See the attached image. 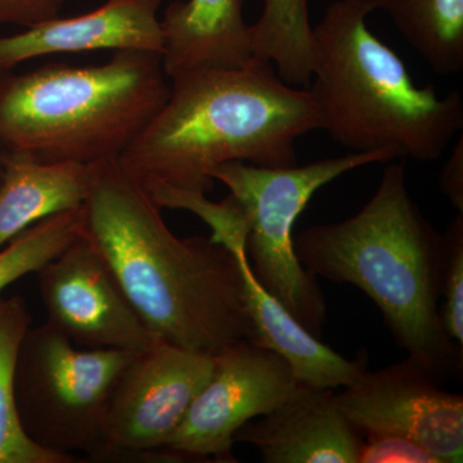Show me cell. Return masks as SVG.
Wrapping results in <instances>:
<instances>
[{
  "mask_svg": "<svg viewBox=\"0 0 463 463\" xmlns=\"http://www.w3.org/2000/svg\"><path fill=\"white\" fill-rule=\"evenodd\" d=\"M36 274L45 323L75 345L142 353L158 340L137 315L105 259L83 236Z\"/></svg>",
  "mask_w": 463,
  "mask_h": 463,
  "instance_id": "obj_10",
  "label": "cell"
},
{
  "mask_svg": "<svg viewBox=\"0 0 463 463\" xmlns=\"http://www.w3.org/2000/svg\"><path fill=\"white\" fill-rule=\"evenodd\" d=\"M169 79L165 103L118 157L136 178L207 194L216 166L298 165V139L321 129L310 90L285 83L267 61L187 70Z\"/></svg>",
  "mask_w": 463,
  "mask_h": 463,
  "instance_id": "obj_2",
  "label": "cell"
},
{
  "mask_svg": "<svg viewBox=\"0 0 463 463\" xmlns=\"http://www.w3.org/2000/svg\"><path fill=\"white\" fill-rule=\"evenodd\" d=\"M80 236V207L33 224L0 249V292L26 274L36 273Z\"/></svg>",
  "mask_w": 463,
  "mask_h": 463,
  "instance_id": "obj_19",
  "label": "cell"
},
{
  "mask_svg": "<svg viewBox=\"0 0 463 463\" xmlns=\"http://www.w3.org/2000/svg\"><path fill=\"white\" fill-rule=\"evenodd\" d=\"M402 157L397 149L349 152L304 166L265 167L231 161L212 170L239 205L246 225V254L258 281L309 334L321 340L327 322L325 295L294 249V227L317 191L370 164Z\"/></svg>",
  "mask_w": 463,
  "mask_h": 463,
  "instance_id": "obj_6",
  "label": "cell"
},
{
  "mask_svg": "<svg viewBox=\"0 0 463 463\" xmlns=\"http://www.w3.org/2000/svg\"><path fill=\"white\" fill-rule=\"evenodd\" d=\"M0 154L5 166L0 183V249L43 219L83 206L99 166Z\"/></svg>",
  "mask_w": 463,
  "mask_h": 463,
  "instance_id": "obj_15",
  "label": "cell"
},
{
  "mask_svg": "<svg viewBox=\"0 0 463 463\" xmlns=\"http://www.w3.org/2000/svg\"><path fill=\"white\" fill-rule=\"evenodd\" d=\"M69 0H0V25L32 27L60 16Z\"/></svg>",
  "mask_w": 463,
  "mask_h": 463,
  "instance_id": "obj_22",
  "label": "cell"
},
{
  "mask_svg": "<svg viewBox=\"0 0 463 463\" xmlns=\"http://www.w3.org/2000/svg\"><path fill=\"white\" fill-rule=\"evenodd\" d=\"M441 191L453 207L463 214V138H459L440 174Z\"/></svg>",
  "mask_w": 463,
  "mask_h": 463,
  "instance_id": "obj_23",
  "label": "cell"
},
{
  "mask_svg": "<svg viewBox=\"0 0 463 463\" xmlns=\"http://www.w3.org/2000/svg\"><path fill=\"white\" fill-rule=\"evenodd\" d=\"M213 356L212 377L155 462H237L234 434L279 407L297 388L288 359L254 341H237Z\"/></svg>",
  "mask_w": 463,
  "mask_h": 463,
  "instance_id": "obj_9",
  "label": "cell"
},
{
  "mask_svg": "<svg viewBox=\"0 0 463 463\" xmlns=\"http://www.w3.org/2000/svg\"><path fill=\"white\" fill-rule=\"evenodd\" d=\"M32 321L25 298H0V463H74V456L52 452L30 440L18 420L14 373Z\"/></svg>",
  "mask_w": 463,
  "mask_h": 463,
  "instance_id": "obj_18",
  "label": "cell"
},
{
  "mask_svg": "<svg viewBox=\"0 0 463 463\" xmlns=\"http://www.w3.org/2000/svg\"><path fill=\"white\" fill-rule=\"evenodd\" d=\"M3 172H5V166H3V157L2 154H0V183H2Z\"/></svg>",
  "mask_w": 463,
  "mask_h": 463,
  "instance_id": "obj_24",
  "label": "cell"
},
{
  "mask_svg": "<svg viewBox=\"0 0 463 463\" xmlns=\"http://www.w3.org/2000/svg\"><path fill=\"white\" fill-rule=\"evenodd\" d=\"M161 0H106L100 7L70 18H52L25 32L0 38V76L51 54L90 51H141L163 54Z\"/></svg>",
  "mask_w": 463,
  "mask_h": 463,
  "instance_id": "obj_13",
  "label": "cell"
},
{
  "mask_svg": "<svg viewBox=\"0 0 463 463\" xmlns=\"http://www.w3.org/2000/svg\"><path fill=\"white\" fill-rule=\"evenodd\" d=\"M364 437L334 390L298 383L279 407L246 422L234 441L257 448L265 463H358Z\"/></svg>",
  "mask_w": 463,
  "mask_h": 463,
  "instance_id": "obj_12",
  "label": "cell"
},
{
  "mask_svg": "<svg viewBox=\"0 0 463 463\" xmlns=\"http://www.w3.org/2000/svg\"><path fill=\"white\" fill-rule=\"evenodd\" d=\"M405 41L440 76L463 70V0H376Z\"/></svg>",
  "mask_w": 463,
  "mask_h": 463,
  "instance_id": "obj_17",
  "label": "cell"
},
{
  "mask_svg": "<svg viewBox=\"0 0 463 463\" xmlns=\"http://www.w3.org/2000/svg\"><path fill=\"white\" fill-rule=\"evenodd\" d=\"M447 236L423 216L408 191L403 163L390 164L355 215L294 236L300 264L312 276L361 288L408 359L440 381L459 377L463 350L443 328L441 285Z\"/></svg>",
  "mask_w": 463,
  "mask_h": 463,
  "instance_id": "obj_3",
  "label": "cell"
},
{
  "mask_svg": "<svg viewBox=\"0 0 463 463\" xmlns=\"http://www.w3.org/2000/svg\"><path fill=\"white\" fill-rule=\"evenodd\" d=\"M447 260L441 285L440 318L444 331L463 350V214L446 232Z\"/></svg>",
  "mask_w": 463,
  "mask_h": 463,
  "instance_id": "obj_20",
  "label": "cell"
},
{
  "mask_svg": "<svg viewBox=\"0 0 463 463\" xmlns=\"http://www.w3.org/2000/svg\"><path fill=\"white\" fill-rule=\"evenodd\" d=\"M138 353L81 349L48 323L27 330L14 373L26 437L52 452L93 455L116 383Z\"/></svg>",
  "mask_w": 463,
  "mask_h": 463,
  "instance_id": "obj_7",
  "label": "cell"
},
{
  "mask_svg": "<svg viewBox=\"0 0 463 463\" xmlns=\"http://www.w3.org/2000/svg\"><path fill=\"white\" fill-rule=\"evenodd\" d=\"M336 401L364 437L398 435L421 444L441 463L462 462L463 395L441 389L411 359L367 371Z\"/></svg>",
  "mask_w": 463,
  "mask_h": 463,
  "instance_id": "obj_11",
  "label": "cell"
},
{
  "mask_svg": "<svg viewBox=\"0 0 463 463\" xmlns=\"http://www.w3.org/2000/svg\"><path fill=\"white\" fill-rule=\"evenodd\" d=\"M358 463H441L430 450L411 439L388 434H368Z\"/></svg>",
  "mask_w": 463,
  "mask_h": 463,
  "instance_id": "obj_21",
  "label": "cell"
},
{
  "mask_svg": "<svg viewBox=\"0 0 463 463\" xmlns=\"http://www.w3.org/2000/svg\"><path fill=\"white\" fill-rule=\"evenodd\" d=\"M376 0H335L313 26L317 61L307 90L321 129L352 152L397 149L438 160L463 128V99L414 84L402 58L367 25Z\"/></svg>",
  "mask_w": 463,
  "mask_h": 463,
  "instance_id": "obj_4",
  "label": "cell"
},
{
  "mask_svg": "<svg viewBox=\"0 0 463 463\" xmlns=\"http://www.w3.org/2000/svg\"><path fill=\"white\" fill-rule=\"evenodd\" d=\"M249 30L255 58L272 63L285 83L309 87L317 48L307 0H264L260 17Z\"/></svg>",
  "mask_w": 463,
  "mask_h": 463,
  "instance_id": "obj_16",
  "label": "cell"
},
{
  "mask_svg": "<svg viewBox=\"0 0 463 463\" xmlns=\"http://www.w3.org/2000/svg\"><path fill=\"white\" fill-rule=\"evenodd\" d=\"M245 0H174L160 18L164 71L241 69L255 60Z\"/></svg>",
  "mask_w": 463,
  "mask_h": 463,
  "instance_id": "obj_14",
  "label": "cell"
},
{
  "mask_svg": "<svg viewBox=\"0 0 463 463\" xmlns=\"http://www.w3.org/2000/svg\"><path fill=\"white\" fill-rule=\"evenodd\" d=\"M80 236L105 259L157 339L207 355L255 341L236 255L210 237L175 236L118 157L99 163L80 207Z\"/></svg>",
  "mask_w": 463,
  "mask_h": 463,
  "instance_id": "obj_1",
  "label": "cell"
},
{
  "mask_svg": "<svg viewBox=\"0 0 463 463\" xmlns=\"http://www.w3.org/2000/svg\"><path fill=\"white\" fill-rule=\"evenodd\" d=\"M214 356L156 340L134 355L109 398L94 462H155L212 377Z\"/></svg>",
  "mask_w": 463,
  "mask_h": 463,
  "instance_id": "obj_8",
  "label": "cell"
},
{
  "mask_svg": "<svg viewBox=\"0 0 463 463\" xmlns=\"http://www.w3.org/2000/svg\"><path fill=\"white\" fill-rule=\"evenodd\" d=\"M161 54L115 52L91 66L0 76V148L45 163L118 158L170 93Z\"/></svg>",
  "mask_w": 463,
  "mask_h": 463,
  "instance_id": "obj_5",
  "label": "cell"
}]
</instances>
